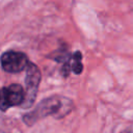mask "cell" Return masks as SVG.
<instances>
[{
  "label": "cell",
  "mask_w": 133,
  "mask_h": 133,
  "mask_svg": "<svg viewBox=\"0 0 133 133\" xmlns=\"http://www.w3.org/2000/svg\"><path fill=\"white\" fill-rule=\"evenodd\" d=\"M73 109V103L70 99L53 96L42 101L35 109L24 115V122L28 125H32L39 118L46 117L49 114L55 115V117H63L69 114Z\"/></svg>",
  "instance_id": "obj_1"
},
{
  "label": "cell",
  "mask_w": 133,
  "mask_h": 133,
  "mask_svg": "<svg viewBox=\"0 0 133 133\" xmlns=\"http://www.w3.org/2000/svg\"><path fill=\"white\" fill-rule=\"evenodd\" d=\"M41 77H42V75H41L38 68L34 63L29 62L26 68L25 100H24V103L22 104L23 108H30L31 105L33 104V102L36 98L38 85L41 82Z\"/></svg>",
  "instance_id": "obj_2"
},
{
  "label": "cell",
  "mask_w": 133,
  "mask_h": 133,
  "mask_svg": "<svg viewBox=\"0 0 133 133\" xmlns=\"http://www.w3.org/2000/svg\"><path fill=\"white\" fill-rule=\"evenodd\" d=\"M25 90L19 84H11L0 88V110L6 111L11 106H19L24 103Z\"/></svg>",
  "instance_id": "obj_3"
},
{
  "label": "cell",
  "mask_w": 133,
  "mask_h": 133,
  "mask_svg": "<svg viewBox=\"0 0 133 133\" xmlns=\"http://www.w3.org/2000/svg\"><path fill=\"white\" fill-rule=\"evenodd\" d=\"M0 62L2 69L8 73H19L23 70H26L29 63L26 54L12 50L4 52L1 55Z\"/></svg>",
  "instance_id": "obj_4"
},
{
  "label": "cell",
  "mask_w": 133,
  "mask_h": 133,
  "mask_svg": "<svg viewBox=\"0 0 133 133\" xmlns=\"http://www.w3.org/2000/svg\"><path fill=\"white\" fill-rule=\"evenodd\" d=\"M81 59H82V55L79 51L70 55L68 60L65 62H63V68H62L63 75L68 76L70 71L74 72L75 74H80L83 70V64L81 62Z\"/></svg>",
  "instance_id": "obj_5"
},
{
  "label": "cell",
  "mask_w": 133,
  "mask_h": 133,
  "mask_svg": "<svg viewBox=\"0 0 133 133\" xmlns=\"http://www.w3.org/2000/svg\"><path fill=\"white\" fill-rule=\"evenodd\" d=\"M122 133H133V130H126V131H124Z\"/></svg>",
  "instance_id": "obj_6"
},
{
  "label": "cell",
  "mask_w": 133,
  "mask_h": 133,
  "mask_svg": "<svg viewBox=\"0 0 133 133\" xmlns=\"http://www.w3.org/2000/svg\"><path fill=\"white\" fill-rule=\"evenodd\" d=\"M0 133H4V132H2V131H1V130H0Z\"/></svg>",
  "instance_id": "obj_7"
}]
</instances>
